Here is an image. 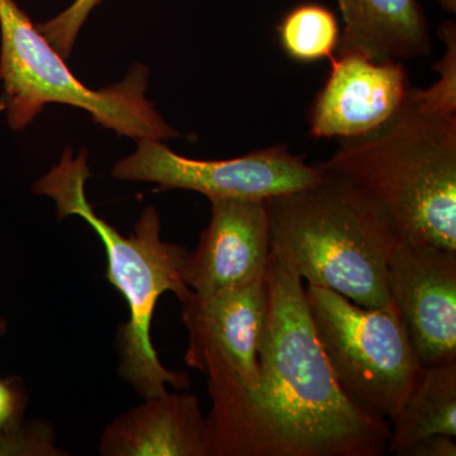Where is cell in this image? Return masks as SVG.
I'll use <instances>...</instances> for the list:
<instances>
[{
	"instance_id": "6da1fadb",
	"label": "cell",
	"mask_w": 456,
	"mask_h": 456,
	"mask_svg": "<svg viewBox=\"0 0 456 456\" xmlns=\"http://www.w3.org/2000/svg\"><path fill=\"white\" fill-rule=\"evenodd\" d=\"M259 384L246 391L208 373L209 456H382L389 422L364 412L336 382L314 332L303 279L272 254Z\"/></svg>"
},
{
	"instance_id": "7a4b0ae2",
	"label": "cell",
	"mask_w": 456,
	"mask_h": 456,
	"mask_svg": "<svg viewBox=\"0 0 456 456\" xmlns=\"http://www.w3.org/2000/svg\"><path fill=\"white\" fill-rule=\"evenodd\" d=\"M317 165L364 191L399 236L456 250V114L410 89L391 121Z\"/></svg>"
},
{
	"instance_id": "3957f363",
	"label": "cell",
	"mask_w": 456,
	"mask_h": 456,
	"mask_svg": "<svg viewBox=\"0 0 456 456\" xmlns=\"http://www.w3.org/2000/svg\"><path fill=\"white\" fill-rule=\"evenodd\" d=\"M88 151L74 156L66 147L61 160L32 185L33 193L51 198L56 204L57 218H82L103 242L108 259L107 279L122 294L130 310V320L119 335V375L134 387L141 397L152 398L191 387L187 373L171 371L161 364L152 345L151 321L156 305L164 293L173 292L179 301L191 293L185 284V261L189 253L183 246L161 239L160 216L155 207H147L128 237L99 217L86 193L92 176Z\"/></svg>"
},
{
	"instance_id": "277c9868",
	"label": "cell",
	"mask_w": 456,
	"mask_h": 456,
	"mask_svg": "<svg viewBox=\"0 0 456 456\" xmlns=\"http://www.w3.org/2000/svg\"><path fill=\"white\" fill-rule=\"evenodd\" d=\"M265 203L272 254L308 285L360 307L392 302L387 268L401 236L364 191L325 171L312 187Z\"/></svg>"
},
{
	"instance_id": "5b68a950",
	"label": "cell",
	"mask_w": 456,
	"mask_h": 456,
	"mask_svg": "<svg viewBox=\"0 0 456 456\" xmlns=\"http://www.w3.org/2000/svg\"><path fill=\"white\" fill-rule=\"evenodd\" d=\"M0 82L12 130H26L47 104H65L86 110L94 123L119 136L137 141L180 137L146 98L145 65H132L122 82L90 89L14 0H0Z\"/></svg>"
},
{
	"instance_id": "8992f818",
	"label": "cell",
	"mask_w": 456,
	"mask_h": 456,
	"mask_svg": "<svg viewBox=\"0 0 456 456\" xmlns=\"http://www.w3.org/2000/svg\"><path fill=\"white\" fill-rule=\"evenodd\" d=\"M314 332L342 392L360 410L389 421L424 367L395 303L360 307L326 288H305Z\"/></svg>"
},
{
	"instance_id": "52a82bcc",
	"label": "cell",
	"mask_w": 456,
	"mask_h": 456,
	"mask_svg": "<svg viewBox=\"0 0 456 456\" xmlns=\"http://www.w3.org/2000/svg\"><path fill=\"white\" fill-rule=\"evenodd\" d=\"M117 180L146 182L160 189L193 191L213 200H266L268 198L312 187L325 175L305 156L294 155L285 145H275L226 160L185 158L163 141L140 140L136 151L117 161Z\"/></svg>"
},
{
	"instance_id": "ba28073f",
	"label": "cell",
	"mask_w": 456,
	"mask_h": 456,
	"mask_svg": "<svg viewBox=\"0 0 456 456\" xmlns=\"http://www.w3.org/2000/svg\"><path fill=\"white\" fill-rule=\"evenodd\" d=\"M387 288L424 368L456 362V250L401 237Z\"/></svg>"
},
{
	"instance_id": "9c48e42d",
	"label": "cell",
	"mask_w": 456,
	"mask_h": 456,
	"mask_svg": "<svg viewBox=\"0 0 456 456\" xmlns=\"http://www.w3.org/2000/svg\"><path fill=\"white\" fill-rule=\"evenodd\" d=\"M266 278L255 283L182 301L189 344L184 362L204 375L218 373L246 391L259 384V347L268 318Z\"/></svg>"
},
{
	"instance_id": "30bf717a",
	"label": "cell",
	"mask_w": 456,
	"mask_h": 456,
	"mask_svg": "<svg viewBox=\"0 0 456 456\" xmlns=\"http://www.w3.org/2000/svg\"><path fill=\"white\" fill-rule=\"evenodd\" d=\"M314 99L310 131L314 139L353 140L387 125L408 94L407 73L399 61H375L359 50L338 51Z\"/></svg>"
},
{
	"instance_id": "8fae6325",
	"label": "cell",
	"mask_w": 456,
	"mask_h": 456,
	"mask_svg": "<svg viewBox=\"0 0 456 456\" xmlns=\"http://www.w3.org/2000/svg\"><path fill=\"white\" fill-rule=\"evenodd\" d=\"M209 202L211 221L185 261L183 278L189 289L208 297L265 279L272 256L265 200Z\"/></svg>"
},
{
	"instance_id": "7c38bea8",
	"label": "cell",
	"mask_w": 456,
	"mask_h": 456,
	"mask_svg": "<svg viewBox=\"0 0 456 456\" xmlns=\"http://www.w3.org/2000/svg\"><path fill=\"white\" fill-rule=\"evenodd\" d=\"M103 456H209L200 399L164 393L117 417L102 435Z\"/></svg>"
},
{
	"instance_id": "4fadbf2b",
	"label": "cell",
	"mask_w": 456,
	"mask_h": 456,
	"mask_svg": "<svg viewBox=\"0 0 456 456\" xmlns=\"http://www.w3.org/2000/svg\"><path fill=\"white\" fill-rule=\"evenodd\" d=\"M344 31L338 51L359 50L375 61L430 55L432 42L417 0H338Z\"/></svg>"
},
{
	"instance_id": "5bb4252c",
	"label": "cell",
	"mask_w": 456,
	"mask_h": 456,
	"mask_svg": "<svg viewBox=\"0 0 456 456\" xmlns=\"http://www.w3.org/2000/svg\"><path fill=\"white\" fill-rule=\"evenodd\" d=\"M387 452L401 454L431 435L456 436V362L424 368L401 410L389 419Z\"/></svg>"
},
{
	"instance_id": "9a60e30c",
	"label": "cell",
	"mask_w": 456,
	"mask_h": 456,
	"mask_svg": "<svg viewBox=\"0 0 456 456\" xmlns=\"http://www.w3.org/2000/svg\"><path fill=\"white\" fill-rule=\"evenodd\" d=\"M278 37L290 59L308 64L332 59L341 32L334 12L318 3H305L285 14L278 26Z\"/></svg>"
},
{
	"instance_id": "2e32d148",
	"label": "cell",
	"mask_w": 456,
	"mask_h": 456,
	"mask_svg": "<svg viewBox=\"0 0 456 456\" xmlns=\"http://www.w3.org/2000/svg\"><path fill=\"white\" fill-rule=\"evenodd\" d=\"M440 37L446 42L448 53L437 65L440 79L431 88L415 90L422 104L439 112L456 114V35L455 23L449 20L440 27Z\"/></svg>"
},
{
	"instance_id": "e0dca14e",
	"label": "cell",
	"mask_w": 456,
	"mask_h": 456,
	"mask_svg": "<svg viewBox=\"0 0 456 456\" xmlns=\"http://www.w3.org/2000/svg\"><path fill=\"white\" fill-rule=\"evenodd\" d=\"M103 0H74L61 13L46 22L37 23L38 31L46 37L64 59L70 57L79 36L80 29L86 22L93 9L97 8Z\"/></svg>"
},
{
	"instance_id": "ac0fdd59",
	"label": "cell",
	"mask_w": 456,
	"mask_h": 456,
	"mask_svg": "<svg viewBox=\"0 0 456 456\" xmlns=\"http://www.w3.org/2000/svg\"><path fill=\"white\" fill-rule=\"evenodd\" d=\"M66 452L55 445V436L45 424H25L0 434V455L61 456Z\"/></svg>"
},
{
	"instance_id": "d6986e66",
	"label": "cell",
	"mask_w": 456,
	"mask_h": 456,
	"mask_svg": "<svg viewBox=\"0 0 456 456\" xmlns=\"http://www.w3.org/2000/svg\"><path fill=\"white\" fill-rule=\"evenodd\" d=\"M26 393L20 379L0 378V434L23 424Z\"/></svg>"
},
{
	"instance_id": "ffe728a7",
	"label": "cell",
	"mask_w": 456,
	"mask_h": 456,
	"mask_svg": "<svg viewBox=\"0 0 456 456\" xmlns=\"http://www.w3.org/2000/svg\"><path fill=\"white\" fill-rule=\"evenodd\" d=\"M455 436L431 435L408 445L399 456H455Z\"/></svg>"
},
{
	"instance_id": "44dd1931",
	"label": "cell",
	"mask_w": 456,
	"mask_h": 456,
	"mask_svg": "<svg viewBox=\"0 0 456 456\" xmlns=\"http://www.w3.org/2000/svg\"><path fill=\"white\" fill-rule=\"evenodd\" d=\"M439 3L444 8L448 9V11H452V12L455 11V0H439Z\"/></svg>"
},
{
	"instance_id": "7402d4cb",
	"label": "cell",
	"mask_w": 456,
	"mask_h": 456,
	"mask_svg": "<svg viewBox=\"0 0 456 456\" xmlns=\"http://www.w3.org/2000/svg\"><path fill=\"white\" fill-rule=\"evenodd\" d=\"M4 330H5L4 321H3L2 318H0V335H2L3 332H4Z\"/></svg>"
}]
</instances>
